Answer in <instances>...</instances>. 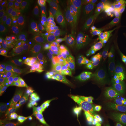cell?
Returning a JSON list of instances; mask_svg holds the SVG:
<instances>
[{"instance_id":"cell-1","label":"cell","mask_w":126,"mask_h":126,"mask_svg":"<svg viewBox=\"0 0 126 126\" xmlns=\"http://www.w3.org/2000/svg\"><path fill=\"white\" fill-rule=\"evenodd\" d=\"M74 3L70 1H59L51 10V30L64 29L71 22L75 12Z\"/></svg>"},{"instance_id":"cell-2","label":"cell","mask_w":126,"mask_h":126,"mask_svg":"<svg viewBox=\"0 0 126 126\" xmlns=\"http://www.w3.org/2000/svg\"><path fill=\"white\" fill-rule=\"evenodd\" d=\"M83 99L91 108L103 110L113 108L114 102L113 96L103 86L88 88L83 94Z\"/></svg>"},{"instance_id":"cell-3","label":"cell","mask_w":126,"mask_h":126,"mask_svg":"<svg viewBox=\"0 0 126 126\" xmlns=\"http://www.w3.org/2000/svg\"><path fill=\"white\" fill-rule=\"evenodd\" d=\"M63 52L64 43L62 39L50 38L44 45L45 61L53 68L59 67L63 60Z\"/></svg>"},{"instance_id":"cell-4","label":"cell","mask_w":126,"mask_h":126,"mask_svg":"<svg viewBox=\"0 0 126 126\" xmlns=\"http://www.w3.org/2000/svg\"><path fill=\"white\" fill-rule=\"evenodd\" d=\"M107 121L108 116L105 110L90 108L81 115L75 126H105Z\"/></svg>"},{"instance_id":"cell-5","label":"cell","mask_w":126,"mask_h":126,"mask_svg":"<svg viewBox=\"0 0 126 126\" xmlns=\"http://www.w3.org/2000/svg\"><path fill=\"white\" fill-rule=\"evenodd\" d=\"M30 80L36 85L43 88L51 81L49 71L45 61H33L28 68Z\"/></svg>"},{"instance_id":"cell-6","label":"cell","mask_w":126,"mask_h":126,"mask_svg":"<svg viewBox=\"0 0 126 126\" xmlns=\"http://www.w3.org/2000/svg\"><path fill=\"white\" fill-rule=\"evenodd\" d=\"M67 83L60 80L51 81L47 86L42 88V94L47 102H58L67 95Z\"/></svg>"},{"instance_id":"cell-7","label":"cell","mask_w":126,"mask_h":126,"mask_svg":"<svg viewBox=\"0 0 126 126\" xmlns=\"http://www.w3.org/2000/svg\"><path fill=\"white\" fill-rule=\"evenodd\" d=\"M19 78L18 68L4 58L0 60V81L1 86L12 85Z\"/></svg>"},{"instance_id":"cell-8","label":"cell","mask_w":126,"mask_h":126,"mask_svg":"<svg viewBox=\"0 0 126 126\" xmlns=\"http://www.w3.org/2000/svg\"><path fill=\"white\" fill-rule=\"evenodd\" d=\"M31 51L29 43L23 40L14 55L12 64L22 69L28 68L31 64Z\"/></svg>"},{"instance_id":"cell-9","label":"cell","mask_w":126,"mask_h":126,"mask_svg":"<svg viewBox=\"0 0 126 126\" xmlns=\"http://www.w3.org/2000/svg\"><path fill=\"white\" fill-rule=\"evenodd\" d=\"M74 68L77 75L82 77L85 73L94 69L92 59L83 49L78 50L75 54Z\"/></svg>"},{"instance_id":"cell-10","label":"cell","mask_w":126,"mask_h":126,"mask_svg":"<svg viewBox=\"0 0 126 126\" xmlns=\"http://www.w3.org/2000/svg\"><path fill=\"white\" fill-rule=\"evenodd\" d=\"M60 126H74L79 116L71 109L68 105L63 106L58 113L55 115Z\"/></svg>"},{"instance_id":"cell-11","label":"cell","mask_w":126,"mask_h":126,"mask_svg":"<svg viewBox=\"0 0 126 126\" xmlns=\"http://www.w3.org/2000/svg\"><path fill=\"white\" fill-rule=\"evenodd\" d=\"M83 35L86 40L94 43L96 40L97 25L94 14H90L85 20L82 28Z\"/></svg>"},{"instance_id":"cell-12","label":"cell","mask_w":126,"mask_h":126,"mask_svg":"<svg viewBox=\"0 0 126 126\" xmlns=\"http://www.w3.org/2000/svg\"><path fill=\"white\" fill-rule=\"evenodd\" d=\"M23 39L16 33L8 41L2 50H1V57L4 58L10 63H12L13 58L19 46Z\"/></svg>"},{"instance_id":"cell-13","label":"cell","mask_w":126,"mask_h":126,"mask_svg":"<svg viewBox=\"0 0 126 126\" xmlns=\"http://www.w3.org/2000/svg\"><path fill=\"white\" fill-rule=\"evenodd\" d=\"M35 12L37 22L44 25L47 28L51 29V11L48 10L39 2L35 5Z\"/></svg>"},{"instance_id":"cell-14","label":"cell","mask_w":126,"mask_h":126,"mask_svg":"<svg viewBox=\"0 0 126 126\" xmlns=\"http://www.w3.org/2000/svg\"><path fill=\"white\" fill-rule=\"evenodd\" d=\"M94 7L102 17L112 15L114 11V2L111 0H96Z\"/></svg>"},{"instance_id":"cell-15","label":"cell","mask_w":126,"mask_h":126,"mask_svg":"<svg viewBox=\"0 0 126 126\" xmlns=\"http://www.w3.org/2000/svg\"><path fill=\"white\" fill-rule=\"evenodd\" d=\"M4 110L9 122L15 124L16 125H19L18 116V103L14 99H8Z\"/></svg>"},{"instance_id":"cell-16","label":"cell","mask_w":126,"mask_h":126,"mask_svg":"<svg viewBox=\"0 0 126 126\" xmlns=\"http://www.w3.org/2000/svg\"><path fill=\"white\" fill-rule=\"evenodd\" d=\"M126 108L122 107L113 108L108 116V122L110 125H117L126 122Z\"/></svg>"},{"instance_id":"cell-17","label":"cell","mask_w":126,"mask_h":126,"mask_svg":"<svg viewBox=\"0 0 126 126\" xmlns=\"http://www.w3.org/2000/svg\"><path fill=\"white\" fill-rule=\"evenodd\" d=\"M37 23L36 16L19 20L17 33L23 40H25L30 30Z\"/></svg>"},{"instance_id":"cell-18","label":"cell","mask_w":126,"mask_h":126,"mask_svg":"<svg viewBox=\"0 0 126 126\" xmlns=\"http://www.w3.org/2000/svg\"><path fill=\"white\" fill-rule=\"evenodd\" d=\"M46 28H47L44 25L40 24V23H37L30 30L25 40L29 44L41 42L43 31Z\"/></svg>"},{"instance_id":"cell-19","label":"cell","mask_w":126,"mask_h":126,"mask_svg":"<svg viewBox=\"0 0 126 126\" xmlns=\"http://www.w3.org/2000/svg\"><path fill=\"white\" fill-rule=\"evenodd\" d=\"M102 29L103 34L115 35L116 33V22L114 17L113 15L108 16L102 17L101 20Z\"/></svg>"},{"instance_id":"cell-20","label":"cell","mask_w":126,"mask_h":126,"mask_svg":"<svg viewBox=\"0 0 126 126\" xmlns=\"http://www.w3.org/2000/svg\"><path fill=\"white\" fill-rule=\"evenodd\" d=\"M0 7L1 12L11 19L15 18L16 15L17 11H18V2L15 1L7 2L5 0H1Z\"/></svg>"},{"instance_id":"cell-21","label":"cell","mask_w":126,"mask_h":126,"mask_svg":"<svg viewBox=\"0 0 126 126\" xmlns=\"http://www.w3.org/2000/svg\"><path fill=\"white\" fill-rule=\"evenodd\" d=\"M59 103L57 102H46L43 104L38 110L36 114V118L42 116L56 115Z\"/></svg>"},{"instance_id":"cell-22","label":"cell","mask_w":126,"mask_h":126,"mask_svg":"<svg viewBox=\"0 0 126 126\" xmlns=\"http://www.w3.org/2000/svg\"><path fill=\"white\" fill-rule=\"evenodd\" d=\"M31 126H60L55 115L36 118Z\"/></svg>"},{"instance_id":"cell-23","label":"cell","mask_w":126,"mask_h":126,"mask_svg":"<svg viewBox=\"0 0 126 126\" xmlns=\"http://www.w3.org/2000/svg\"><path fill=\"white\" fill-rule=\"evenodd\" d=\"M18 14L19 20L36 16L35 5L20 2L18 5Z\"/></svg>"},{"instance_id":"cell-24","label":"cell","mask_w":126,"mask_h":126,"mask_svg":"<svg viewBox=\"0 0 126 126\" xmlns=\"http://www.w3.org/2000/svg\"><path fill=\"white\" fill-rule=\"evenodd\" d=\"M103 50L109 54L116 56L117 54V46L114 35L103 34Z\"/></svg>"},{"instance_id":"cell-25","label":"cell","mask_w":126,"mask_h":126,"mask_svg":"<svg viewBox=\"0 0 126 126\" xmlns=\"http://www.w3.org/2000/svg\"><path fill=\"white\" fill-rule=\"evenodd\" d=\"M94 66L96 71L103 76L110 77L113 75V71L112 69L104 62L102 59H96L94 63Z\"/></svg>"},{"instance_id":"cell-26","label":"cell","mask_w":126,"mask_h":126,"mask_svg":"<svg viewBox=\"0 0 126 126\" xmlns=\"http://www.w3.org/2000/svg\"><path fill=\"white\" fill-rule=\"evenodd\" d=\"M12 28H3L0 29V47L1 50L4 48L7 42L15 34Z\"/></svg>"},{"instance_id":"cell-27","label":"cell","mask_w":126,"mask_h":126,"mask_svg":"<svg viewBox=\"0 0 126 126\" xmlns=\"http://www.w3.org/2000/svg\"><path fill=\"white\" fill-rule=\"evenodd\" d=\"M111 95L115 103L120 106H126V86Z\"/></svg>"},{"instance_id":"cell-28","label":"cell","mask_w":126,"mask_h":126,"mask_svg":"<svg viewBox=\"0 0 126 126\" xmlns=\"http://www.w3.org/2000/svg\"><path fill=\"white\" fill-rule=\"evenodd\" d=\"M102 86L105 89H106L110 94H112L114 93H116L118 92L119 91L121 90L125 86H124V85L122 82L117 80L116 81H115L111 83H110V84L104 83L103 85Z\"/></svg>"},{"instance_id":"cell-29","label":"cell","mask_w":126,"mask_h":126,"mask_svg":"<svg viewBox=\"0 0 126 126\" xmlns=\"http://www.w3.org/2000/svg\"><path fill=\"white\" fill-rule=\"evenodd\" d=\"M102 57L104 62L106 63V64H108V65L111 66V67L112 68V70L116 67L117 62L116 61L115 56L103 50L102 53Z\"/></svg>"},{"instance_id":"cell-30","label":"cell","mask_w":126,"mask_h":126,"mask_svg":"<svg viewBox=\"0 0 126 126\" xmlns=\"http://www.w3.org/2000/svg\"><path fill=\"white\" fill-rule=\"evenodd\" d=\"M0 27L12 28V19L2 12H0Z\"/></svg>"},{"instance_id":"cell-31","label":"cell","mask_w":126,"mask_h":126,"mask_svg":"<svg viewBox=\"0 0 126 126\" xmlns=\"http://www.w3.org/2000/svg\"><path fill=\"white\" fill-rule=\"evenodd\" d=\"M13 99L17 103L27 101L28 93L25 91H16L14 94Z\"/></svg>"},{"instance_id":"cell-32","label":"cell","mask_w":126,"mask_h":126,"mask_svg":"<svg viewBox=\"0 0 126 126\" xmlns=\"http://www.w3.org/2000/svg\"><path fill=\"white\" fill-rule=\"evenodd\" d=\"M32 110L31 105L29 102L26 101L22 102V103H18V113L25 114L29 111V110Z\"/></svg>"},{"instance_id":"cell-33","label":"cell","mask_w":126,"mask_h":126,"mask_svg":"<svg viewBox=\"0 0 126 126\" xmlns=\"http://www.w3.org/2000/svg\"><path fill=\"white\" fill-rule=\"evenodd\" d=\"M39 2L48 10L51 11L57 2L54 0H40Z\"/></svg>"},{"instance_id":"cell-34","label":"cell","mask_w":126,"mask_h":126,"mask_svg":"<svg viewBox=\"0 0 126 126\" xmlns=\"http://www.w3.org/2000/svg\"><path fill=\"white\" fill-rule=\"evenodd\" d=\"M83 77L88 79H98V75H97V72L95 69L89 71L83 75Z\"/></svg>"},{"instance_id":"cell-35","label":"cell","mask_w":126,"mask_h":126,"mask_svg":"<svg viewBox=\"0 0 126 126\" xmlns=\"http://www.w3.org/2000/svg\"><path fill=\"white\" fill-rule=\"evenodd\" d=\"M114 2L117 4L118 5L122 8L123 10L126 15V0H117V1H114Z\"/></svg>"},{"instance_id":"cell-36","label":"cell","mask_w":126,"mask_h":126,"mask_svg":"<svg viewBox=\"0 0 126 126\" xmlns=\"http://www.w3.org/2000/svg\"><path fill=\"white\" fill-rule=\"evenodd\" d=\"M7 97L3 94H1L0 95V107L1 108H4L7 103Z\"/></svg>"},{"instance_id":"cell-37","label":"cell","mask_w":126,"mask_h":126,"mask_svg":"<svg viewBox=\"0 0 126 126\" xmlns=\"http://www.w3.org/2000/svg\"><path fill=\"white\" fill-rule=\"evenodd\" d=\"M39 1L37 0H22L20 2L22 4H28V5H35L39 3Z\"/></svg>"},{"instance_id":"cell-38","label":"cell","mask_w":126,"mask_h":126,"mask_svg":"<svg viewBox=\"0 0 126 126\" xmlns=\"http://www.w3.org/2000/svg\"><path fill=\"white\" fill-rule=\"evenodd\" d=\"M117 64H119V65L122 66V67H126V59L122 57V59L118 61Z\"/></svg>"},{"instance_id":"cell-39","label":"cell","mask_w":126,"mask_h":126,"mask_svg":"<svg viewBox=\"0 0 126 126\" xmlns=\"http://www.w3.org/2000/svg\"><path fill=\"white\" fill-rule=\"evenodd\" d=\"M0 126H17L15 124L11 123L8 121H5V122L1 123Z\"/></svg>"},{"instance_id":"cell-40","label":"cell","mask_w":126,"mask_h":126,"mask_svg":"<svg viewBox=\"0 0 126 126\" xmlns=\"http://www.w3.org/2000/svg\"><path fill=\"white\" fill-rule=\"evenodd\" d=\"M123 29V37H126V16L124 18Z\"/></svg>"},{"instance_id":"cell-41","label":"cell","mask_w":126,"mask_h":126,"mask_svg":"<svg viewBox=\"0 0 126 126\" xmlns=\"http://www.w3.org/2000/svg\"><path fill=\"white\" fill-rule=\"evenodd\" d=\"M4 120V115L3 113L2 110H0V122H2V121Z\"/></svg>"},{"instance_id":"cell-42","label":"cell","mask_w":126,"mask_h":126,"mask_svg":"<svg viewBox=\"0 0 126 126\" xmlns=\"http://www.w3.org/2000/svg\"><path fill=\"white\" fill-rule=\"evenodd\" d=\"M123 84L124 85V86H126V79L125 80H124L123 82Z\"/></svg>"},{"instance_id":"cell-43","label":"cell","mask_w":126,"mask_h":126,"mask_svg":"<svg viewBox=\"0 0 126 126\" xmlns=\"http://www.w3.org/2000/svg\"><path fill=\"white\" fill-rule=\"evenodd\" d=\"M122 57H123V58H125V59H126V51L125 52V53H124V54L123 56Z\"/></svg>"},{"instance_id":"cell-44","label":"cell","mask_w":126,"mask_h":126,"mask_svg":"<svg viewBox=\"0 0 126 126\" xmlns=\"http://www.w3.org/2000/svg\"><path fill=\"white\" fill-rule=\"evenodd\" d=\"M122 126H126V122H124L123 123H122Z\"/></svg>"},{"instance_id":"cell-45","label":"cell","mask_w":126,"mask_h":126,"mask_svg":"<svg viewBox=\"0 0 126 126\" xmlns=\"http://www.w3.org/2000/svg\"><path fill=\"white\" fill-rule=\"evenodd\" d=\"M123 40H125V42H126V37H123Z\"/></svg>"},{"instance_id":"cell-46","label":"cell","mask_w":126,"mask_h":126,"mask_svg":"<svg viewBox=\"0 0 126 126\" xmlns=\"http://www.w3.org/2000/svg\"></svg>"}]
</instances>
